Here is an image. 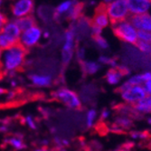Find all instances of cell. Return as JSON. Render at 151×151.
Segmentation results:
<instances>
[{"label": "cell", "instance_id": "6da1fadb", "mask_svg": "<svg viewBox=\"0 0 151 151\" xmlns=\"http://www.w3.org/2000/svg\"><path fill=\"white\" fill-rule=\"evenodd\" d=\"M27 51L20 44L0 52V70L8 75L20 71L26 62Z\"/></svg>", "mask_w": 151, "mask_h": 151}, {"label": "cell", "instance_id": "7a4b0ae2", "mask_svg": "<svg viewBox=\"0 0 151 151\" xmlns=\"http://www.w3.org/2000/svg\"><path fill=\"white\" fill-rule=\"evenodd\" d=\"M52 98L71 109H80L82 106L81 100L78 93L67 87H59L53 91Z\"/></svg>", "mask_w": 151, "mask_h": 151}, {"label": "cell", "instance_id": "3957f363", "mask_svg": "<svg viewBox=\"0 0 151 151\" xmlns=\"http://www.w3.org/2000/svg\"><path fill=\"white\" fill-rule=\"evenodd\" d=\"M107 14L112 25L127 21L129 17V10L127 0H114L107 4Z\"/></svg>", "mask_w": 151, "mask_h": 151}, {"label": "cell", "instance_id": "277c9868", "mask_svg": "<svg viewBox=\"0 0 151 151\" xmlns=\"http://www.w3.org/2000/svg\"><path fill=\"white\" fill-rule=\"evenodd\" d=\"M75 27L74 25H72L64 33V42L61 52V61L63 66L69 65L73 58L75 49Z\"/></svg>", "mask_w": 151, "mask_h": 151}, {"label": "cell", "instance_id": "5b68a950", "mask_svg": "<svg viewBox=\"0 0 151 151\" xmlns=\"http://www.w3.org/2000/svg\"><path fill=\"white\" fill-rule=\"evenodd\" d=\"M112 30L114 35L121 41L126 43L135 45L138 42V32L136 31L135 27L129 22L123 21L117 24L112 25Z\"/></svg>", "mask_w": 151, "mask_h": 151}, {"label": "cell", "instance_id": "8992f818", "mask_svg": "<svg viewBox=\"0 0 151 151\" xmlns=\"http://www.w3.org/2000/svg\"><path fill=\"white\" fill-rule=\"evenodd\" d=\"M43 37V30L37 24L21 33L19 44L27 51L36 46Z\"/></svg>", "mask_w": 151, "mask_h": 151}, {"label": "cell", "instance_id": "52a82bcc", "mask_svg": "<svg viewBox=\"0 0 151 151\" xmlns=\"http://www.w3.org/2000/svg\"><path fill=\"white\" fill-rule=\"evenodd\" d=\"M34 10V0H15L11 5V13L16 19L33 15Z\"/></svg>", "mask_w": 151, "mask_h": 151}, {"label": "cell", "instance_id": "ba28073f", "mask_svg": "<svg viewBox=\"0 0 151 151\" xmlns=\"http://www.w3.org/2000/svg\"><path fill=\"white\" fill-rule=\"evenodd\" d=\"M121 94V98L125 102L133 105L139 102L147 96V91L141 85H135L132 86L126 91H123Z\"/></svg>", "mask_w": 151, "mask_h": 151}, {"label": "cell", "instance_id": "9c48e42d", "mask_svg": "<svg viewBox=\"0 0 151 151\" xmlns=\"http://www.w3.org/2000/svg\"><path fill=\"white\" fill-rule=\"evenodd\" d=\"M109 20L107 14V4L101 3L95 8L94 16L91 19V25H94L103 29L109 25Z\"/></svg>", "mask_w": 151, "mask_h": 151}, {"label": "cell", "instance_id": "30bf717a", "mask_svg": "<svg viewBox=\"0 0 151 151\" xmlns=\"http://www.w3.org/2000/svg\"><path fill=\"white\" fill-rule=\"evenodd\" d=\"M129 22L138 30L151 32V16L147 13L140 15H129Z\"/></svg>", "mask_w": 151, "mask_h": 151}, {"label": "cell", "instance_id": "8fae6325", "mask_svg": "<svg viewBox=\"0 0 151 151\" xmlns=\"http://www.w3.org/2000/svg\"><path fill=\"white\" fill-rule=\"evenodd\" d=\"M28 80L34 87L44 89V88H48L52 84L53 77L48 73H32L28 75Z\"/></svg>", "mask_w": 151, "mask_h": 151}, {"label": "cell", "instance_id": "7c38bea8", "mask_svg": "<svg viewBox=\"0 0 151 151\" xmlns=\"http://www.w3.org/2000/svg\"><path fill=\"white\" fill-rule=\"evenodd\" d=\"M131 15H140L147 13L151 6V0H127Z\"/></svg>", "mask_w": 151, "mask_h": 151}, {"label": "cell", "instance_id": "4fadbf2b", "mask_svg": "<svg viewBox=\"0 0 151 151\" xmlns=\"http://www.w3.org/2000/svg\"><path fill=\"white\" fill-rule=\"evenodd\" d=\"M5 144L14 151H24L27 147L24 137L20 134H15L5 139Z\"/></svg>", "mask_w": 151, "mask_h": 151}, {"label": "cell", "instance_id": "5bb4252c", "mask_svg": "<svg viewBox=\"0 0 151 151\" xmlns=\"http://www.w3.org/2000/svg\"><path fill=\"white\" fill-rule=\"evenodd\" d=\"M134 111L139 114H147L151 113V96L147 95L144 99L132 105Z\"/></svg>", "mask_w": 151, "mask_h": 151}, {"label": "cell", "instance_id": "9a60e30c", "mask_svg": "<svg viewBox=\"0 0 151 151\" xmlns=\"http://www.w3.org/2000/svg\"><path fill=\"white\" fill-rule=\"evenodd\" d=\"M1 31L7 34L10 36L14 37V38H16L18 41H19V38H20V35H21V33H22L21 30L19 29V27H18L16 20L6 21Z\"/></svg>", "mask_w": 151, "mask_h": 151}, {"label": "cell", "instance_id": "2e32d148", "mask_svg": "<svg viewBox=\"0 0 151 151\" xmlns=\"http://www.w3.org/2000/svg\"><path fill=\"white\" fill-rule=\"evenodd\" d=\"M81 71L86 75H94L97 73L101 69V63L99 62H93L84 60L80 63Z\"/></svg>", "mask_w": 151, "mask_h": 151}, {"label": "cell", "instance_id": "e0dca14e", "mask_svg": "<svg viewBox=\"0 0 151 151\" xmlns=\"http://www.w3.org/2000/svg\"><path fill=\"white\" fill-rule=\"evenodd\" d=\"M124 77L121 73L119 66H116L114 68H111L107 73L105 74V80L109 84L111 85H116L120 81L121 78Z\"/></svg>", "mask_w": 151, "mask_h": 151}, {"label": "cell", "instance_id": "ac0fdd59", "mask_svg": "<svg viewBox=\"0 0 151 151\" xmlns=\"http://www.w3.org/2000/svg\"><path fill=\"white\" fill-rule=\"evenodd\" d=\"M84 5L83 3H81L78 1H75L72 6V8L70 9V11L67 13V18L71 20V21H76L78 19H80L82 17V10H83Z\"/></svg>", "mask_w": 151, "mask_h": 151}, {"label": "cell", "instance_id": "d6986e66", "mask_svg": "<svg viewBox=\"0 0 151 151\" xmlns=\"http://www.w3.org/2000/svg\"><path fill=\"white\" fill-rule=\"evenodd\" d=\"M19 44V41L7 34L0 31V52L6 50L14 45Z\"/></svg>", "mask_w": 151, "mask_h": 151}, {"label": "cell", "instance_id": "ffe728a7", "mask_svg": "<svg viewBox=\"0 0 151 151\" xmlns=\"http://www.w3.org/2000/svg\"><path fill=\"white\" fill-rule=\"evenodd\" d=\"M73 3H74V0H66V1L62 2L60 5H58L55 10H54L52 17L55 20H57L60 18V17L63 15H67V13L72 8Z\"/></svg>", "mask_w": 151, "mask_h": 151}, {"label": "cell", "instance_id": "44dd1931", "mask_svg": "<svg viewBox=\"0 0 151 151\" xmlns=\"http://www.w3.org/2000/svg\"><path fill=\"white\" fill-rule=\"evenodd\" d=\"M16 22L19 27V29L21 30V32H24L27 29L31 28L34 25L36 24V20L35 18V17L33 15L31 16H27V17H24L18 19H16Z\"/></svg>", "mask_w": 151, "mask_h": 151}, {"label": "cell", "instance_id": "7402d4cb", "mask_svg": "<svg viewBox=\"0 0 151 151\" xmlns=\"http://www.w3.org/2000/svg\"><path fill=\"white\" fill-rule=\"evenodd\" d=\"M115 125L119 127L123 131L129 130L133 127V121L128 117V116H119L115 119V121L113 122Z\"/></svg>", "mask_w": 151, "mask_h": 151}, {"label": "cell", "instance_id": "603a6c76", "mask_svg": "<svg viewBox=\"0 0 151 151\" xmlns=\"http://www.w3.org/2000/svg\"><path fill=\"white\" fill-rule=\"evenodd\" d=\"M98 118V112L95 109H90L86 112L85 116V125L87 129H91L94 127L96 120Z\"/></svg>", "mask_w": 151, "mask_h": 151}, {"label": "cell", "instance_id": "cb8c5ba5", "mask_svg": "<svg viewBox=\"0 0 151 151\" xmlns=\"http://www.w3.org/2000/svg\"><path fill=\"white\" fill-rule=\"evenodd\" d=\"M24 123L27 128L33 131L38 129V122L36 119L31 114H27L24 117Z\"/></svg>", "mask_w": 151, "mask_h": 151}, {"label": "cell", "instance_id": "d4e9b609", "mask_svg": "<svg viewBox=\"0 0 151 151\" xmlns=\"http://www.w3.org/2000/svg\"><path fill=\"white\" fill-rule=\"evenodd\" d=\"M130 138L133 139H140V140H145L148 139L150 137V134L148 131H135L132 130L129 132Z\"/></svg>", "mask_w": 151, "mask_h": 151}, {"label": "cell", "instance_id": "484cf974", "mask_svg": "<svg viewBox=\"0 0 151 151\" xmlns=\"http://www.w3.org/2000/svg\"><path fill=\"white\" fill-rule=\"evenodd\" d=\"M52 142L54 144V147H65L67 148L70 146V141L67 139L64 138H61V137H54Z\"/></svg>", "mask_w": 151, "mask_h": 151}, {"label": "cell", "instance_id": "4316f807", "mask_svg": "<svg viewBox=\"0 0 151 151\" xmlns=\"http://www.w3.org/2000/svg\"><path fill=\"white\" fill-rule=\"evenodd\" d=\"M136 46L145 53H148V54L151 53V44H149V43L138 40V42L136 44Z\"/></svg>", "mask_w": 151, "mask_h": 151}, {"label": "cell", "instance_id": "83f0119b", "mask_svg": "<svg viewBox=\"0 0 151 151\" xmlns=\"http://www.w3.org/2000/svg\"><path fill=\"white\" fill-rule=\"evenodd\" d=\"M92 39L95 42V44L97 45L101 49H107L109 47L107 41L101 35H92Z\"/></svg>", "mask_w": 151, "mask_h": 151}, {"label": "cell", "instance_id": "f1b7e54d", "mask_svg": "<svg viewBox=\"0 0 151 151\" xmlns=\"http://www.w3.org/2000/svg\"><path fill=\"white\" fill-rule=\"evenodd\" d=\"M128 81L129 83L132 85V86H135V85H141L143 83H145V81L143 80V77H142V74H137V75H134L132 77H130Z\"/></svg>", "mask_w": 151, "mask_h": 151}, {"label": "cell", "instance_id": "f546056e", "mask_svg": "<svg viewBox=\"0 0 151 151\" xmlns=\"http://www.w3.org/2000/svg\"><path fill=\"white\" fill-rule=\"evenodd\" d=\"M138 38L140 41H144V42L151 44V32L138 30Z\"/></svg>", "mask_w": 151, "mask_h": 151}, {"label": "cell", "instance_id": "4dcf8cb0", "mask_svg": "<svg viewBox=\"0 0 151 151\" xmlns=\"http://www.w3.org/2000/svg\"><path fill=\"white\" fill-rule=\"evenodd\" d=\"M99 63H102V64H109V65L112 66V68L118 66L117 63H116V61L114 59H111V58H109L108 56H105V55H101L99 57Z\"/></svg>", "mask_w": 151, "mask_h": 151}, {"label": "cell", "instance_id": "1f68e13d", "mask_svg": "<svg viewBox=\"0 0 151 151\" xmlns=\"http://www.w3.org/2000/svg\"><path fill=\"white\" fill-rule=\"evenodd\" d=\"M109 116H111V112H109V111L108 109L104 108L102 111H101V114L99 116V121L100 122L101 121V123H103V122H105L109 118Z\"/></svg>", "mask_w": 151, "mask_h": 151}, {"label": "cell", "instance_id": "d6a6232c", "mask_svg": "<svg viewBox=\"0 0 151 151\" xmlns=\"http://www.w3.org/2000/svg\"><path fill=\"white\" fill-rule=\"evenodd\" d=\"M16 93L17 92L15 90H9V91H6L4 97H6V100L7 101H13L16 97Z\"/></svg>", "mask_w": 151, "mask_h": 151}, {"label": "cell", "instance_id": "836d02e7", "mask_svg": "<svg viewBox=\"0 0 151 151\" xmlns=\"http://www.w3.org/2000/svg\"><path fill=\"white\" fill-rule=\"evenodd\" d=\"M84 53H85V52H84L83 49H78L77 50V52H76V56H77V58H78V60H79L80 63L85 60L84 59V56H85Z\"/></svg>", "mask_w": 151, "mask_h": 151}, {"label": "cell", "instance_id": "e575fe53", "mask_svg": "<svg viewBox=\"0 0 151 151\" xmlns=\"http://www.w3.org/2000/svg\"><path fill=\"white\" fill-rule=\"evenodd\" d=\"M8 131H9V126L6 123H1V124H0V133L6 134Z\"/></svg>", "mask_w": 151, "mask_h": 151}, {"label": "cell", "instance_id": "d590c367", "mask_svg": "<svg viewBox=\"0 0 151 151\" xmlns=\"http://www.w3.org/2000/svg\"><path fill=\"white\" fill-rule=\"evenodd\" d=\"M7 21V19H6V17L4 15V14L0 11V31L2 30V28H3V26H4V24H6V22Z\"/></svg>", "mask_w": 151, "mask_h": 151}, {"label": "cell", "instance_id": "8d00e7d4", "mask_svg": "<svg viewBox=\"0 0 151 151\" xmlns=\"http://www.w3.org/2000/svg\"><path fill=\"white\" fill-rule=\"evenodd\" d=\"M143 87H144V89L146 90L147 94H148V95L151 96V80L146 81L145 83H144V86H143Z\"/></svg>", "mask_w": 151, "mask_h": 151}, {"label": "cell", "instance_id": "74e56055", "mask_svg": "<svg viewBox=\"0 0 151 151\" xmlns=\"http://www.w3.org/2000/svg\"><path fill=\"white\" fill-rule=\"evenodd\" d=\"M49 145H50V140L47 139H42V140L40 141V146H41V147H49Z\"/></svg>", "mask_w": 151, "mask_h": 151}, {"label": "cell", "instance_id": "f35d334b", "mask_svg": "<svg viewBox=\"0 0 151 151\" xmlns=\"http://www.w3.org/2000/svg\"><path fill=\"white\" fill-rule=\"evenodd\" d=\"M142 77H143V80L145 82L147 81H150L151 80V73H145L142 74Z\"/></svg>", "mask_w": 151, "mask_h": 151}, {"label": "cell", "instance_id": "ab89813d", "mask_svg": "<svg viewBox=\"0 0 151 151\" xmlns=\"http://www.w3.org/2000/svg\"><path fill=\"white\" fill-rule=\"evenodd\" d=\"M33 151H52V149H50L49 147H38L36 148H35Z\"/></svg>", "mask_w": 151, "mask_h": 151}, {"label": "cell", "instance_id": "60d3db41", "mask_svg": "<svg viewBox=\"0 0 151 151\" xmlns=\"http://www.w3.org/2000/svg\"><path fill=\"white\" fill-rule=\"evenodd\" d=\"M6 92V90L3 87H0V99H1L2 97H4L5 94Z\"/></svg>", "mask_w": 151, "mask_h": 151}, {"label": "cell", "instance_id": "b9f144b4", "mask_svg": "<svg viewBox=\"0 0 151 151\" xmlns=\"http://www.w3.org/2000/svg\"><path fill=\"white\" fill-rule=\"evenodd\" d=\"M114 151H130V150H129V149H127V148H125L123 146H121V147H119V148H117V149H115Z\"/></svg>", "mask_w": 151, "mask_h": 151}, {"label": "cell", "instance_id": "7bdbcfd3", "mask_svg": "<svg viewBox=\"0 0 151 151\" xmlns=\"http://www.w3.org/2000/svg\"><path fill=\"white\" fill-rule=\"evenodd\" d=\"M52 151H67V148H65V147H55L54 150H52Z\"/></svg>", "mask_w": 151, "mask_h": 151}, {"label": "cell", "instance_id": "ee69618b", "mask_svg": "<svg viewBox=\"0 0 151 151\" xmlns=\"http://www.w3.org/2000/svg\"><path fill=\"white\" fill-rule=\"evenodd\" d=\"M103 1H104V3H106V4H109V3H111V2L114 1V0H103Z\"/></svg>", "mask_w": 151, "mask_h": 151}, {"label": "cell", "instance_id": "f6af8a7d", "mask_svg": "<svg viewBox=\"0 0 151 151\" xmlns=\"http://www.w3.org/2000/svg\"><path fill=\"white\" fill-rule=\"evenodd\" d=\"M147 123H148V124H150V125H151V118H147Z\"/></svg>", "mask_w": 151, "mask_h": 151}, {"label": "cell", "instance_id": "bcb514c9", "mask_svg": "<svg viewBox=\"0 0 151 151\" xmlns=\"http://www.w3.org/2000/svg\"><path fill=\"white\" fill-rule=\"evenodd\" d=\"M3 1H4V0H0V8H1V6L3 5Z\"/></svg>", "mask_w": 151, "mask_h": 151}]
</instances>
